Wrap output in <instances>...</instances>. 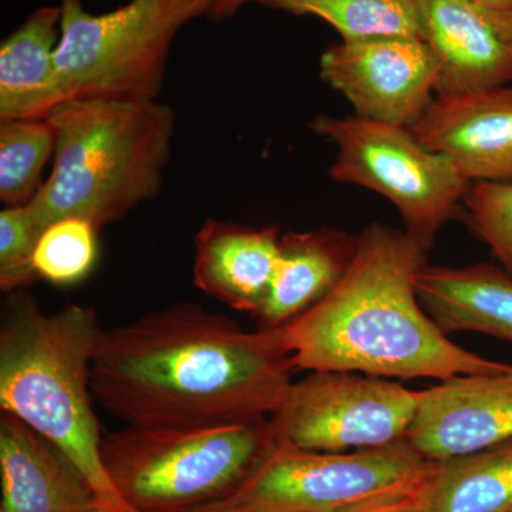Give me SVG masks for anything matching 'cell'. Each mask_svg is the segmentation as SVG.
I'll return each instance as SVG.
<instances>
[{
    "instance_id": "obj_1",
    "label": "cell",
    "mask_w": 512,
    "mask_h": 512,
    "mask_svg": "<svg viewBox=\"0 0 512 512\" xmlns=\"http://www.w3.org/2000/svg\"><path fill=\"white\" fill-rule=\"evenodd\" d=\"M295 372L278 329L177 303L101 329L92 389L128 426H217L269 417Z\"/></svg>"
},
{
    "instance_id": "obj_2",
    "label": "cell",
    "mask_w": 512,
    "mask_h": 512,
    "mask_svg": "<svg viewBox=\"0 0 512 512\" xmlns=\"http://www.w3.org/2000/svg\"><path fill=\"white\" fill-rule=\"evenodd\" d=\"M427 249L406 231L372 224L357 237L342 281L308 312L278 328L293 365L382 379H439L507 372L451 342L417 298Z\"/></svg>"
},
{
    "instance_id": "obj_3",
    "label": "cell",
    "mask_w": 512,
    "mask_h": 512,
    "mask_svg": "<svg viewBox=\"0 0 512 512\" xmlns=\"http://www.w3.org/2000/svg\"><path fill=\"white\" fill-rule=\"evenodd\" d=\"M0 325V407L55 444L86 478L99 507L134 512L101 457L92 366L101 328L89 306L42 311L25 291L8 293Z\"/></svg>"
},
{
    "instance_id": "obj_4",
    "label": "cell",
    "mask_w": 512,
    "mask_h": 512,
    "mask_svg": "<svg viewBox=\"0 0 512 512\" xmlns=\"http://www.w3.org/2000/svg\"><path fill=\"white\" fill-rule=\"evenodd\" d=\"M49 121L56 130L52 174L26 205L40 234L64 218L101 229L160 194L175 130L167 104L66 101Z\"/></svg>"
},
{
    "instance_id": "obj_5",
    "label": "cell",
    "mask_w": 512,
    "mask_h": 512,
    "mask_svg": "<svg viewBox=\"0 0 512 512\" xmlns=\"http://www.w3.org/2000/svg\"><path fill=\"white\" fill-rule=\"evenodd\" d=\"M266 419L136 427L103 437L101 457L134 512H198L224 503L276 447Z\"/></svg>"
},
{
    "instance_id": "obj_6",
    "label": "cell",
    "mask_w": 512,
    "mask_h": 512,
    "mask_svg": "<svg viewBox=\"0 0 512 512\" xmlns=\"http://www.w3.org/2000/svg\"><path fill=\"white\" fill-rule=\"evenodd\" d=\"M214 6L215 0H131L92 15L82 0H62L56 70L64 103L156 101L175 37Z\"/></svg>"
},
{
    "instance_id": "obj_7",
    "label": "cell",
    "mask_w": 512,
    "mask_h": 512,
    "mask_svg": "<svg viewBox=\"0 0 512 512\" xmlns=\"http://www.w3.org/2000/svg\"><path fill=\"white\" fill-rule=\"evenodd\" d=\"M436 464L407 441L349 453L276 444L237 493L205 510L352 512L414 493Z\"/></svg>"
},
{
    "instance_id": "obj_8",
    "label": "cell",
    "mask_w": 512,
    "mask_h": 512,
    "mask_svg": "<svg viewBox=\"0 0 512 512\" xmlns=\"http://www.w3.org/2000/svg\"><path fill=\"white\" fill-rule=\"evenodd\" d=\"M311 127L338 148L330 168L333 180L387 198L402 215L407 234L429 251L471 185L454 164L423 146L407 127L359 116H319Z\"/></svg>"
},
{
    "instance_id": "obj_9",
    "label": "cell",
    "mask_w": 512,
    "mask_h": 512,
    "mask_svg": "<svg viewBox=\"0 0 512 512\" xmlns=\"http://www.w3.org/2000/svg\"><path fill=\"white\" fill-rule=\"evenodd\" d=\"M419 392L353 372H311L269 414L279 446L345 453L406 441Z\"/></svg>"
},
{
    "instance_id": "obj_10",
    "label": "cell",
    "mask_w": 512,
    "mask_h": 512,
    "mask_svg": "<svg viewBox=\"0 0 512 512\" xmlns=\"http://www.w3.org/2000/svg\"><path fill=\"white\" fill-rule=\"evenodd\" d=\"M320 77L362 119L410 128L434 100L437 60L420 37L343 40L323 52Z\"/></svg>"
},
{
    "instance_id": "obj_11",
    "label": "cell",
    "mask_w": 512,
    "mask_h": 512,
    "mask_svg": "<svg viewBox=\"0 0 512 512\" xmlns=\"http://www.w3.org/2000/svg\"><path fill=\"white\" fill-rule=\"evenodd\" d=\"M423 39L437 60V96L512 83V10L478 0H414Z\"/></svg>"
},
{
    "instance_id": "obj_12",
    "label": "cell",
    "mask_w": 512,
    "mask_h": 512,
    "mask_svg": "<svg viewBox=\"0 0 512 512\" xmlns=\"http://www.w3.org/2000/svg\"><path fill=\"white\" fill-rule=\"evenodd\" d=\"M512 440V369L463 375L420 390L407 443L433 461Z\"/></svg>"
},
{
    "instance_id": "obj_13",
    "label": "cell",
    "mask_w": 512,
    "mask_h": 512,
    "mask_svg": "<svg viewBox=\"0 0 512 512\" xmlns=\"http://www.w3.org/2000/svg\"><path fill=\"white\" fill-rule=\"evenodd\" d=\"M409 130L468 183L512 184V87L437 96Z\"/></svg>"
},
{
    "instance_id": "obj_14",
    "label": "cell",
    "mask_w": 512,
    "mask_h": 512,
    "mask_svg": "<svg viewBox=\"0 0 512 512\" xmlns=\"http://www.w3.org/2000/svg\"><path fill=\"white\" fill-rule=\"evenodd\" d=\"M0 512H90L86 478L62 451L9 413L0 416Z\"/></svg>"
},
{
    "instance_id": "obj_15",
    "label": "cell",
    "mask_w": 512,
    "mask_h": 512,
    "mask_svg": "<svg viewBox=\"0 0 512 512\" xmlns=\"http://www.w3.org/2000/svg\"><path fill=\"white\" fill-rule=\"evenodd\" d=\"M281 229L207 220L195 235L194 284L238 312L255 316L274 278Z\"/></svg>"
},
{
    "instance_id": "obj_16",
    "label": "cell",
    "mask_w": 512,
    "mask_h": 512,
    "mask_svg": "<svg viewBox=\"0 0 512 512\" xmlns=\"http://www.w3.org/2000/svg\"><path fill=\"white\" fill-rule=\"evenodd\" d=\"M356 245L335 229L282 235L274 278L254 316L258 328H281L318 305L348 272Z\"/></svg>"
},
{
    "instance_id": "obj_17",
    "label": "cell",
    "mask_w": 512,
    "mask_h": 512,
    "mask_svg": "<svg viewBox=\"0 0 512 512\" xmlns=\"http://www.w3.org/2000/svg\"><path fill=\"white\" fill-rule=\"evenodd\" d=\"M424 311L446 335L476 332L512 343V275L500 266H424L416 282Z\"/></svg>"
},
{
    "instance_id": "obj_18",
    "label": "cell",
    "mask_w": 512,
    "mask_h": 512,
    "mask_svg": "<svg viewBox=\"0 0 512 512\" xmlns=\"http://www.w3.org/2000/svg\"><path fill=\"white\" fill-rule=\"evenodd\" d=\"M62 8H39L0 46V121L46 120L64 103L56 70Z\"/></svg>"
},
{
    "instance_id": "obj_19",
    "label": "cell",
    "mask_w": 512,
    "mask_h": 512,
    "mask_svg": "<svg viewBox=\"0 0 512 512\" xmlns=\"http://www.w3.org/2000/svg\"><path fill=\"white\" fill-rule=\"evenodd\" d=\"M417 497L426 512H512V440L437 461Z\"/></svg>"
},
{
    "instance_id": "obj_20",
    "label": "cell",
    "mask_w": 512,
    "mask_h": 512,
    "mask_svg": "<svg viewBox=\"0 0 512 512\" xmlns=\"http://www.w3.org/2000/svg\"><path fill=\"white\" fill-rule=\"evenodd\" d=\"M261 5L316 16L338 30L345 42L393 36L423 39L414 0H261Z\"/></svg>"
},
{
    "instance_id": "obj_21",
    "label": "cell",
    "mask_w": 512,
    "mask_h": 512,
    "mask_svg": "<svg viewBox=\"0 0 512 512\" xmlns=\"http://www.w3.org/2000/svg\"><path fill=\"white\" fill-rule=\"evenodd\" d=\"M55 150L49 119L0 121V200L6 207H23L36 197Z\"/></svg>"
},
{
    "instance_id": "obj_22",
    "label": "cell",
    "mask_w": 512,
    "mask_h": 512,
    "mask_svg": "<svg viewBox=\"0 0 512 512\" xmlns=\"http://www.w3.org/2000/svg\"><path fill=\"white\" fill-rule=\"evenodd\" d=\"M99 231L82 218H64L43 229L33 258L39 279L57 286L86 279L99 258Z\"/></svg>"
},
{
    "instance_id": "obj_23",
    "label": "cell",
    "mask_w": 512,
    "mask_h": 512,
    "mask_svg": "<svg viewBox=\"0 0 512 512\" xmlns=\"http://www.w3.org/2000/svg\"><path fill=\"white\" fill-rule=\"evenodd\" d=\"M463 207L468 228L512 275V184L473 183Z\"/></svg>"
},
{
    "instance_id": "obj_24",
    "label": "cell",
    "mask_w": 512,
    "mask_h": 512,
    "mask_svg": "<svg viewBox=\"0 0 512 512\" xmlns=\"http://www.w3.org/2000/svg\"><path fill=\"white\" fill-rule=\"evenodd\" d=\"M40 231L28 208L6 207L0 212V288L10 293L39 279L33 258Z\"/></svg>"
},
{
    "instance_id": "obj_25",
    "label": "cell",
    "mask_w": 512,
    "mask_h": 512,
    "mask_svg": "<svg viewBox=\"0 0 512 512\" xmlns=\"http://www.w3.org/2000/svg\"><path fill=\"white\" fill-rule=\"evenodd\" d=\"M417 490L412 494L404 495V497L367 505V507L352 512H426L420 503L419 497H417Z\"/></svg>"
},
{
    "instance_id": "obj_26",
    "label": "cell",
    "mask_w": 512,
    "mask_h": 512,
    "mask_svg": "<svg viewBox=\"0 0 512 512\" xmlns=\"http://www.w3.org/2000/svg\"><path fill=\"white\" fill-rule=\"evenodd\" d=\"M261 3V0H215L214 10H212V19L224 20L231 18L238 12L242 6L248 3Z\"/></svg>"
},
{
    "instance_id": "obj_27",
    "label": "cell",
    "mask_w": 512,
    "mask_h": 512,
    "mask_svg": "<svg viewBox=\"0 0 512 512\" xmlns=\"http://www.w3.org/2000/svg\"><path fill=\"white\" fill-rule=\"evenodd\" d=\"M478 2L497 9L512 10V0H478Z\"/></svg>"
},
{
    "instance_id": "obj_28",
    "label": "cell",
    "mask_w": 512,
    "mask_h": 512,
    "mask_svg": "<svg viewBox=\"0 0 512 512\" xmlns=\"http://www.w3.org/2000/svg\"><path fill=\"white\" fill-rule=\"evenodd\" d=\"M90 512H111L110 510H107V508L99 507V505H94L92 508V511Z\"/></svg>"
},
{
    "instance_id": "obj_29",
    "label": "cell",
    "mask_w": 512,
    "mask_h": 512,
    "mask_svg": "<svg viewBox=\"0 0 512 512\" xmlns=\"http://www.w3.org/2000/svg\"><path fill=\"white\" fill-rule=\"evenodd\" d=\"M198 512H237V511H227V510H202Z\"/></svg>"
}]
</instances>
